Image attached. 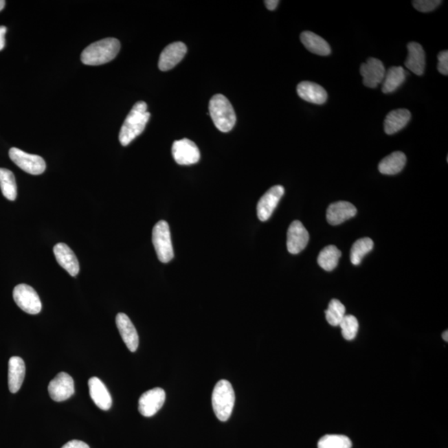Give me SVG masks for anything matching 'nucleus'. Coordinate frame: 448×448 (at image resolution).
<instances>
[{
	"instance_id": "f257e3e1",
	"label": "nucleus",
	"mask_w": 448,
	"mask_h": 448,
	"mask_svg": "<svg viewBox=\"0 0 448 448\" xmlns=\"http://www.w3.org/2000/svg\"><path fill=\"white\" fill-rule=\"evenodd\" d=\"M150 117V113L147 111L145 102L135 104L120 131L119 141L123 146L129 145L142 133Z\"/></svg>"
},
{
	"instance_id": "f03ea898",
	"label": "nucleus",
	"mask_w": 448,
	"mask_h": 448,
	"mask_svg": "<svg viewBox=\"0 0 448 448\" xmlns=\"http://www.w3.org/2000/svg\"><path fill=\"white\" fill-rule=\"evenodd\" d=\"M121 49V43L113 38H107L91 43L83 50L82 62L85 65L99 66L112 61Z\"/></svg>"
},
{
	"instance_id": "7ed1b4c3",
	"label": "nucleus",
	"mask_w": 448,
	"mask_h": 448,
	"mask_svg": "<svg viewBox=\"0 0 448 448\" xmlns=\"http://www.w3.org/2000/svg\"><path fill=\"white\" fill-rule=\"evenodd\" d=\"M210 114L216 128L222 132L233 130L237 117L233 106L223 95H214L210 102Z\"/></svg>"
},
{
	"instance_id": "20e7f679",
	"label": "nucleus",
	"mask_w": 448,
	"mask_h": 448,
	"mask_svg": "<svg viewBox=\"0 0 448 448\" xmlns=\"http://www.w3.org/2000/svg\"><path fill=\"white\" fill-rule=\"evenodd\" d=\"M235 403L233 386L227 380H220L214 387L212 394V405L216 417L220 421L226 422L230 418Z\"/></svg>"
},
{
	"instance_id": "39448f33",
	"label": "nucleus",
	"mask_w": 448,
	"mask_h": 448,
	"mask_svg": "<svg viewBox=\"0 0 448 448\" xmlns=\"http://www.w3.org/2000/svg\"><path fill=\"white\" fill-rule=\"evenodd\" d=\"M152 242L159 261L167 263L174 258L170 230L167 222L162 220L155 224L152 231Z\"/></svg>"
},
{
	"instance_id": "423d86ee",
	"label": "nucleus",
	"mask_w": 448,
	"mask_h": 448,
	"mask_svg": "<svg viewBox=\"0 0 448 448\" xmlns=\"http://www.w3.org/2000/svg\"><path fill=\"white\" fill-rule=\"evenodd\" d=\"M14 300L20 309L30 315L38 314L42 310V302L33 287L19 284L14 287Z\"/></svg>"
},
{
	"instance_id": "0eeeda50",
	"label": "nucleus",
	"mask_w": 448,
	"mask_h": 448,
	"mask_svg": "<svg viewBox=\"0 0 448 448\" xmlns=\"http://www.w3.org/2000/svg\"><path fill=\"white\" fill-rule=\"evenodd\" d=\"M9 155L11 161L27 173L39 175L46 170V163L41 156L26 153L14 147L11 148Z\"/></svg>"
},
{
	"instance_id": "6e6552de",
	"label": "nucleus",
	"mask_w": 448,
	"mask_h": 448,
	"mask_svg": "<svg viewBox=\"0 0 448 448\" xmlns=\"http://www.w3.org/2000/svg\"><path fill=\"white\" fill-rule=\"evenodd\" d=\"M172 155H173L176 163L181 166L194 165L200 159L198 146L189 139L175 141L172 146Z\"/></svg>"
},
{
	"instance_id": "1a4fd4ad",
	"label": "nucleus",
	"mask_w": 448,
	"mask_h": 448,
	"mask_svg": "<svg viewBox=\"0 0 448 448\" xmlns=\"http://www.w3.org/2000/svg\"><path fill=\"white\" fill-rule=\"evenodd\" d=\"M166 392L155 388L144 393L139 399L138 410L144 417L150 418L158 413L166 402Z\"/></svg>"
},
{
	"instance_id": "9d476101",
	"label": "nucleus",
	"mask_w": 448,
	"mask_h": 448,
	"mask_svg": "<svg viewBox=\"0 0 448 448\" xmlns=\"http://www.w3.org/2000/svg\"><path fill=\"white\" fill-rule=\"evenodd\" d=\"M75 393L73 378L65 372H61L52 380L49 385V394L56 402L65 401Z\"/></svg>"
},
{
	"instance_id": "9b49d317",
	"label": "nucleus",
	"mask_w": 448,
	"mask_h": 448,
	"mask_svg": "<svg viewBox=\"0 0 448 448\" xmlns=\"http://www.w3.org/2000/svg\"><path fill=\"white\" fill-rule=\"evenodd\" d=\"M284 193L285 190L283 186H275L260 199L257 206V214L261 221L265 222L270 219Z\"/></svg>"
},
{
	"instance_id": "f8f14e48",
	"label": "nucleus",
	"mask_w": 448,
	"mask_h": 448,
	"mask_svg": "<svg viewBox=\"0 0 448 448\" xmlns=\"http://www.w3.org/2000/svg\"><path fill=\"white\" fill-rule=\"evenodd\" d=\"M309 233L302 222L295 220L291 223L287 232V250L291 254H298L306 249L309 242Z\"/></svg>"
},
{
	"instance_id": "ddd939ff",
	"label": "nucleus",
	"mask_w": 448,
	"mask_h": 448,
	"mask_svg": "<svg viewBox=\"0 0 448 448\" xmlns=\"http://www.w3.org/2000/svg\"><path fill=\"white\" fill-rule=\"evenodd\" d=\"M363 83L367 87L375 88L385 79L386 71L380 60L370 58L361 67Z\"/></svg>"
},
{
	"instance_id": "4468645a",
	"label": "nucleus",
	"mask_w": 448,
	"mask_h": 448,
	"mask_svg": "<svg viewBox=\"0 0 448 448\" xmlns=\"http://www.w3.org/2000/svg\"><path fill=\"white\" fill-rule=\"evenodd\" d=\"M187 53V47L182 42L170 43L162 51L159 59V69L169 71L181 63Z\"/></svg>"
},
{
	"instance_id": "2eb2a0df",
	"label": "nucleus",
	"mask_w": 448,
	"mask_h": 448,
	"mask_svg": "<svg viewBox=\"0 0 448 448\" xmlns=\"http://www.w3.org/2000/svg\"><path fill=\"white\" fill-rule=\"evenodd\" d=\"M357 214V210L352 203L346 201H339L331 205L326 212V219L331 225H339L347 221Z\"/></svg>"
},
{
	"instance_id": "dca6fc26",
	"label": "nucleus",
	"mask_w": 448,
	"mask_h": 448,
	"mask_svg": "<svg viewBox=\"0 0 448 448\" xmlns=\"http://www.w3.org/2000/svg\"><path fill=\"white\" fill-rule=\"evenodd\" d=\"M54 253L59 265L65 269L71 277H76L78 274L80 270L78 260L73 250L67 244L58 243L54 247Z\"/></svg>"
},
{
	"instance_id": "f3484780",
	"label": "nucleus",
	"mask_w": 448,
	"mask_h": 448,
	"mask_svg": "<svg viewBox=\"0 0 448 448\" xmlns=\"http://www.w3.org/2000/svg\"><path fill=\"white\" fill-rule=\"evenodd\" d=\"M115 323L128 349L131 352L137 351L139 346V336L130 318L126 314L119 313L115 318Z\"/></svg>"
},
{
	"instance_id": "a211bd4d",
	"label": "nucleus",
	"mask_w": 448,
	"mask_h": 448,
	"mask_svg": "<svg viewBox=\"0 0 448 448\" xmlns=\"http://www.w3.org/2000/svg\"><path fill=\"white\" fill-rule=\"evenodd\" d=\"M91 399L100 410H109L112 405L111 396L107 387L98 377H93L88 381Z\"/></svg>"
},
{
	"instance_id": "6ab92c4d",
	"label": "nucleus",
	"mask_w": 448,
	"mask_h": 448,
	"mask_svg": "<svg viewBox=\"0 0 448 448\" xmlns=\"http://www.w3.org/2000/svg\"><path fill=\"white\" fill-rule=\"evenodd\" d=\"M300 98L307 102L322 105L327 101L326 91L319 84L311 82H300L297 87Z\"/></svg>"
},
{
	"instance_id": "aec40b11",
	"label": "nucleus",
	"mask_w": 448,
	"mask_h": 448,
	"mask_svg": "<svg viewBox=\"0 0 448 448\" xmlns=\"http://www.w3.org/2000/svg\"><path fill=\"white\" fill-rule=\"evenodd\" d=\"M409 54L405 61L407 69L418 76H422L425 69V53L423 47L418 43L412 42L407 44Z\"/></svg>"
},
{
	"instance_id": "412c9836",
	"label": "nucleus",
	"mask_w": 448,
	"mask_h": 448,
	"mask_svg": "<svg viewBox=\"0 0 448 448\" xmlns=\"http://www.w3.org/2000/svg\"><path fill=\"white\" fill-rule=\"evenodd\" d=\"M25 363L22 358L13 356L9 361V389L12 394L21 389L25 377Z\"/></svg>"
},
{
	"instance_id": "4be33fe9",
	"label": "nucleus",
	"mask_w": 448,
	"mask_h": 448,
	"mask_svg": "<svg viewBox=\"0 0 448 448\" xmlns=\"http://www.w3.org/2000/svg\"><path fill=\"white\" fill-rule=\"evenodd\" d=\"M411 119V113L407 109H396L390 112L385 120V131L393 135L405 128Z\"/></svg>"
},
{
	"instance_id": "5701e85b",
	"label": "nucleus",
	"mask_w": 448,
	"mask_h": 448,
	"mask_svg": "<svg viewBox=\"0 0 448 448\" xmlns=\"http://www.w3.org/2000/svg\"><path fill=\"white\" fill-rule=\"evenodd\" d=\"M406 161V155L403 152L395 151L382 159L379 164V170L383 175H397L405 168Z\"/></svg>"
},
{
	"instance_id": "b1692460",
	"label": "nucleus",
	"mask_w": 448,
	"mask_h": 448,
	"mask_svg": "<svg viewBox=\"0 0 448 448\" xmlns=\"http://www.w3.org/2000/svg\"><path fill=\"white\" fill-rule=\"evenodd\" d=\"M301 41L311 53L320 56H328L331 53L329 44L319 35L310 31H305L301 34Z\"/></svg>"
},
{
	"instance_id": "393cba45",
	"label": "nucleus",
	"mask_w": 448,
	"mask_h": 448,
	"mask_svg": "<svg viewBox=\"0 0 448 448\" xmlns=\"http://www.w3.org/2000/svg\"><path fill=\"white\" fill-rule=\"evenodd\" d=\"M406 80V71L402 67H392L386 71L383 81V93H394Z\"/></svg>"
},
{
	"instance_id": "a878e982",
	"label": "nucleus",
	"mask_w": 448,
	"mask_h": 448,
	"mask_svg": "<svg viewBox=\"0 0 448 448\" xmlns=\"http://www.w3.org/2000/svg\"><path fill=\"white\" fill-rule=\"evenodd\" d=\"M341 257V251L333 245L327 246L323 249L318 256L317 262L324 270L333 271L338 266L339 260Z\"/></svg>"
},
{
	"instance_id": "bb28decb",
	"label": "nucleus",
	"mask_w": 448,
	"mask_h": 448,
	"mask_svg": "<svg viewBox=\"0 0 448 448\" xmlns=\"http://www.w3.org/2000/svg\"><path fill=\"white\" fill-rule=\"evenodd\" d=\"M0 189L3 195L11 201L17 198V185L13 172L0 168Z\"/></svg>"
},
{
	"instance_id": "cd10ccee",
	"label": "nucleus",
	"mask_w": 448,
	"mask_h": 448,
	"mask_svg": "<svg viewBox=\"0 0 448 448\" xmlns=\"http://www.w3.org/2000/svg\"><path fill=\"white\" fill-rule=\"evenodd\" d=\"M374 247V242L370 238H363L357 240L351 247L350 261L352 264L357 266L361 264L362 259L369 254Z\"/></svg>"
},
{
	"instance_id": "c85d7f7f",
	"label": "nucleus",
	"mask_w": 448,
	"mask_h": 448,
	"mask_svg": "<svg viewBox=\"0 0 448 448\" xmlns=\"http://www.w3.org/2000/svg\"><path fill=\"white\" fill-rule=\"evenodd\" d=\"M346 315V307L339 300H331L328 309L326 311V318L328 323L333 326H338Z\"/></svg>"
},
{
	"instance_id": "c756f323",
	"label": "nucleus",
	"mask_w": 448,
	"mask_h": 448,
	"mask_svg": "<svg viewBox=\"0 0 448 448\" xmlns=\"http://www.w3.org/2000/svg\"><path fill=\"white\" fill-rule=\"evenodd\" d=\"M352 442L345 435H326L318 442V448H351Z\"/></svg>"
},
{
	"instance_id": "7c9ffc66",
	"label": "nucleus",
	"mask_w": 448,
	"mask_h": 448,
	"mask_svg": "<svg viewBox=\"0 0 448 448\" xmlns=\"http://www.w3.org/2000/svg\"><path fill=\"white\" fill-rule=\"evenodd\" d=\"M339 326H341L343 337L346 341H352L357 335L359 322L358 320L354 315H346Z\"/></svg>"
},
{
	"instance_id": "2f4dec72",
	"label": "nucleus",
	"mask_w": 448,
	"mask_h": 448,
	"mask_svg": "<svg viewBox=\"0 0 448 448\" xmlns=\"http://www.w3.org/2000/svg\"><path fill=\"white\" fill-rule=\"evenodd\" d=\"M442 1L440 0H415L413 1L414 7L416 10L422 13H429L441 5Z\"/></svg>"
},
{
	"instance_id": "473e14b6",
	"label": "nucleus",
	"mask_w": 448,
	"mask_h": 448,
	"mask_svg": "<svg viewBox=\"0 0 448 448\" xmlns=\"http://www.w3.org/2000/svg\"><path fill=\"white\" fill-rule=\"evenodd\" d=\"M438 69L440 74L447 76L448 74V52L447 50L442 51L438 55Z\"/></svg>"
},
{
	"instance_id": "72a5a7b5",
	"label": "nucleus",
	"mask_w": 448,
	"mask_h": 448,
	"mask_svg": "<svg viewBox=\"0 0 448 448\" xmlns=\"http://www.w3.org/2000/svg\"><path fill=\"white\" fill-rule=\"evenodd\" d=\"M62 448H90L86 443L79 441V440H71L67 443Z\"/></svg>"
},
{
	"instance_id": "f704fd0d",
	"label": "nucleus",
	"mask_w": 448,
	"mask_h": 448,
	"mask_svg": "<svg viewBox=\"0 0 448 448\" xmlns=\"http://www.w3.org/2000/svg\"><path fill=\"white\" fill-rule=\"evenodd\" d=\"M7 27L5 26H0V51L5 49V34Z\"/></svg>"
},
{
	"instance_id": "c9c22d12",
	"label": "nucleus",
	"mask_w": 448,
	"mask_h": 448,
	"mask_svg": "<svg viewBox=\"0 0 448 448\" xmlns=\"http://www.w3.org/2000/svg\"><path fill=\"white\" fill-rule=\"evenodd\" d=\"M279 3L280 2L278 1V0H266V1L264 2V3H265L267 9L271 11H273L276 9H277Z\"/></svg>"
},
{
	"instance_id": "e433bc0d",
	"label": "nucleus",
	"mask_w": 448,
	"mask_h": 448,
	"mask_svg": "<svg viewBox=\"0 0 448 448\" xmlns=\"http://www.w3.org/2000/svg\"><path fill=\"white\" fill-rule=\"evenodd\" d=\"M443 339L446 342L448 341V332H447V331H445L443 332Z\"/></svg>"
},
{
	"instance_id": "4c0bfd02",
	"label": "nucleus",
	"mask_w": 448,
	"mask_h": 448,
	"mask_svg": "<svg viewBox=\"0 0 448 448\" xmlns=\"http://www.w3.org/2000/svg\"><path fill=\"white\" fill-rule=\"evenodd\" d=\"M5 0H0V11L3 10V8H5Z\"/></svg>"
}]
</instances>
